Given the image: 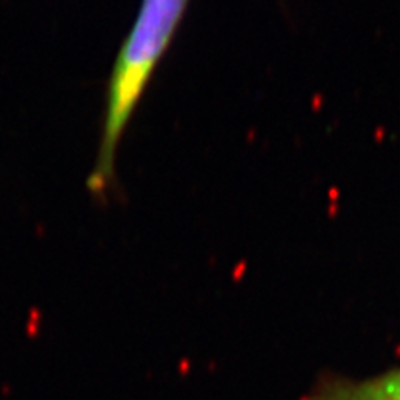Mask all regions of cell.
<instances>
[{
	"label": "cell",
	"mask_w": 400,
	"mask_h": 400,
	"mask_svg": "<svg viewBox=\"0 0 400 400\" xmlns=\"http://www.w3.org/2000/svg\"><path fill=\"white\" fill-rule=\"evenodd\" d=\"M190 0H140L135 20L122 40L105 88V109L94 169L85 180L88 194L104 200L115 182V160L124 132L174 42Z\"/></svg>",
	"instance_id": "6da1fadb"
},
{
	"label": "cell",
	"mask_w": 400,
	"mask_h": 400,
	"mask_svg": "<svg viewBox=\"0 0 400 400\" xmlns=\"http://www.w3.org/2000/svg\"><path fill=\"white\" fill-rule=\"evenodd\" d=\"M307 400H400V369L367 380L327 379Z\"/></svg>",
	"instance_id": "7a4b0ae2"
}]
</instances>
